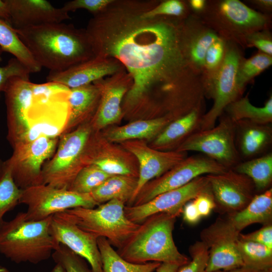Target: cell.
Listing matches in <instances>:
<instances>
[{
    "label": "cell",
    "mask_w": 272,
    "mask_h": 272,
    "mask_svg": "<svg viewBox=\"0 0 272 272\" xmlns=\"http://www.w3.org/2000/svg\"><path fill=\"white\" fill-rule=\"evenodd\" d=\"M148 0H113L93 15L85 30L96 56L118 59L132 79L124 106L137 110L153 94L169 115L204 97L202 77L191 69L182 44L184 18L143 16Z\"/></svg>",
    "instance_id": "obj_1"
},
{
    "label": "cell",
    "mask_w": 272,
    "mask_h": 272,
    "mask_svg": "<svg viewBox=\"0 0 272 272\" xmlns=\"http://www.w3.org/2000/svg\"><path fill=\"white\" fill-rule=\"evenodd\" d=\"M240 233L229 218L217 219L201 232L209 252L206 272L244 267L237 246Z\"/></svg>",
    "instance_id": "obj_13"
},
{
    "label": "cell",
    "mask_w": 272,
    "mask_h": 272,
    "mask_svg": "<svg viewBox=\"0 0 272 272\" xmlns=\"http://www.w3.org/2000/svg\"><path fill=\"white\" fill-rule=\"evenodd\" d=\"M92 126L80 125L59 135L56 151L42 169V184L68 189L79 171L87 166L84 160Z\"/></svg>",
    "instance_id": "obj_7"
},
{
    "label": "cell",
    "mask_w": 272,
    "mask_h": 272,
    "mask_svg": "<svg viewBox=\"0 0 272 272\" xmlns=\"http://www.w3.org/2000/svg\"><path fill=\"white\" fill-rule=\"evenodd\" d=\"M192 200L201 218L209 216L216 206L210 187L199 193Z\"/></svg>",
    "instance_id": "obj_46"
},
{
    "label": "cell",
    "mask_w": 272,
    "mask_h": 272,
    "mask_svg": "<svg viewBox=\"0 0 272 272\" xmlns=\"http://www.w3.org/2000/svg\"><path fill=\"white\" fill-rule=\"evenodd\" d=\"M113 0H74L66 2L61 7L68 13L79 9H85L93 16L104 10Z\"/></svg>",
    "instance_id": "obj_44"
},
{
    "label": "cell",
    "mask_w": 272,
    "mask_h": 272,
    "mask_svg": "<svg viewBox=\"0 0 272 272\" xmlns=\"http://www.w3.org/2000/svg\"><path fill=\"white\" fill-rule=\"evenodd\" d=\"M255 47L259 51L272 56V36L269 29L253 32L246 35L242 47Z\"/></svg>",
    "instance_id": "obj_42"
},
{
    "label": "cell",
    "mask_w": 272,
    "mask_h": 272,
    "mask_svg": "<svg viewBox=\"0 0 272 272\" xmlns=\"http://www.w3.org/2000/svg\"><path fill=\"white\" fill-rule=\"evenodd\" d=\"M178 264L163 262L157 268V272H177L179 267Z\"/></svg>",
    "instance_id": "obj_50"
},
{
    "label": "cell",
    "mask_w": 272,
    "mask_h": 272,
    "mask_svg": "<svg viewBox=\"0 0 272 272\" xmlns=\"http://www.w3.org/2000/svg\"><path fill=\"white\" fill-rule=\"evenodd\" d=\"M271 188L255 195L245 208L229 218L239 232L253 224L260 223L264 225L271 224Z\"/></svg>",
    "instance_id": "obj_26"
},
{
    "label": "cell",
    "mask_w": 272,
    "mask_h": 272,
    "mask_svg": "<svg viewBox=\"0 0 272 272\" xmlns=\"http://www.w3.org/2000/svg\"><path fill=\"white\" fill-rule=\"evenodd\" d=\"M33 83L29 78L15 77L9 80L4 91L8 139L12 146L18 142L36 138L27 117Z\"/></svg>",
    "instance_id": "obj_15"
},
{
    "label": "cell",
    "mask_w": 272,
    "mask_h": 272,
    "mask_svg": "<svg viewBox=\"0 0 272 272\" xmlns=\"http://www.w3.org/2000/svg\"><path fill=\"white\" fill-rule=\"evenodd\" d=\"M235 122L236 144L241 158L255 157L270 145L272 129L269 124L257 123L247 120Z\"/></svg>",
    "instance_id": "obj_24"
},
{
    "label": "cell",
    "mask_w": 272,
    "mask_h": 272,
    "mask_svg": "<svg viewBox=\"0 0 272 272\" xmlns=\"http://www.w3.org/2000/svg\"><path fill=\"white\" fill-rule=\"evenodd\" d=\"M242 57L238 44L226 41L222 63L204 90L205 96L213 99V105L203 115L199 130L213 127L225 108L230 103L241 97L242 93L239 90L236 83V74L239 63Z\"/></svg>",
    "instance_id": "obj_8"
},
{
    "label": "cell",
    "mask_w": 272,
    "mask_h": 272,
    "mask_svg": "<svg viewBox=\"0 0 272 272\" xmlns=\"http://www.w3.org/2000/svg\"><path fill=\"white\" fill-rule=\"evenodd\" d=\"M197 16L219 36L241 46L246 35L269 29L271 23L268 14L256 11L239 0L207 1L204 11Z\"/></svg>",
    "instance_id": "obj_5"
},
{
    "label": "cell",
    "mask_w": 272,
    "mask_h": 272,
    "mask_svg": "<svg viewBox=\"0 0 272 272\" xmlns=\"http://www.w3.org/2000/svg\"><path fill=\"white\" fill-rule=\"evenodd\" d=\"M0 272H9V270L6 267L0 266Z\"/></svg>",
    "instance_id": "obj_54"
},
{
    "label": "cell",
    "mask_w": 272,
    "mask_h": 272,
    "mask_svg": "<svg viewBox=\"0 0 272 272\" xmlns=\"http://www.w3.org/2000/svg\"><path fill=\"white\" fill-rule=\"evenodd\" d=\"M0 19L10 24L8 9L4 0H0Z\"/></svg>",
    "instance_id": "obj_51"
},
{
    "label": "cell",
    "mask_w": 272,
    "mask_h": 272,
    "mask_svg": "<svg viewBox=\"0 0 272 272\" xmlns=\"http://www.w3.org/2000/svg\"><path fill=\"white\" fill-rule=\"evenodd\" d=\"M51 272H65L64 267L59 263H56Z\"/></svg>",
    "instance_id": "obj_53"
},
{
    "label": "cell",
    "mask_w": 272,
    "mask_h": 272,
    "mask_svg": "<svg viewBox=\"0 0 272 272\" xmlns=\"http://www.w3.org/2000/svg\"><path fill=\"white\" fill-rule=\"evenodd\" d=\"M51 256L55 263L64 267L65 272H93L84 258L62 244H59Z\"/></svg>",
    "instance_id": "obj_39"
},
{
    "label": "cell",
    "mask_w": 272,
    "mask_h": 272,
    "mask_svg": "<svg viewBox=\"0 0 272 272\" xmlns=\"http://www.w3.org/2000/svg\"><path fill=\"white\" fill-rule=\"evenodd\" d=\"M10 15V23L15 29L63 22L70 19L62 8L46 0H4Z\"/></svg>",
    "instance_id": "obj_21"
},
{
    "label": "cell",
    "mask_w": 272,
    "mask_h": 272,
    "mask_svg": "<svg viewBox=\"0 0 272 272\" xmlns=\"http://www.w3.org/2000/svg\"><path fill=\"white\" fill-rule=\"evenodd\" d=\"M111 176L92 163L79 171L68 189L79 193L90 194Z\"/></svg>",
    "instance_id": "obj_36"
},
{
    "label": "cell",
    "mask_w": 272,
    "mask_h": 272,
    "mask_svg": "<svg viewBox=\"0 0 272 272\" xmlns=\"http://www.w3.org/2000/svg\"><path fill=\"white\" fill-rule=\"evenodd\" d=\"M272 64V56L259 51L249 58L242 57L238 64L236 74V83L243 93L247 83Z\"/></svg>",
    "instance_id": "obj_35"
},
{
    "label": "cell",
    "mask_w": 272,
    "mask_h": 272,
    "mask_svg": "<svg viewBox=\"0 0 272 272\" xmlns=\"http://www.w3.org/2000/svg\"><path fill=\"white\" fill-rule=\"evenodd\" d=\"M3 52L0 47V61ZM30 74L29 71L16 58L10 59L6 65L0 66V95L2 92H4L10 79L15 77L29 78Z\"/></svg>",
    "instance_id": "obj_41"
},
{
    "label": "cell",
    "mask_w": 272,
    "mask_h": 272,
    "mask_svg": "<svg viewBox=\"0 0 272 272\" xmlns=\"http://www.w3.org/2000/svg\"><path fill=\"white\" fill-rule=\"evenodd\" d=\"M226 44V40L220 36L210 46L207 51L202 74L203 91L208 87L222 63Z\"/></svg>",
    "instance_id": "obj_38"
},
{
    "label": "cell",
    "mask_w": 272,
    "mask_h": 272,
    "mask_svg": "<svg viewBox=\"0 0 272 272\" xmlns=\"http://www.w3.org/2000/svg\"><path fill=\"white\" fill-rule=\"evenodd\" d=\"M237 246L244 267L256 272H272V249L239 238Z\"/></svg>",
    "instance_id": "obj_33"
},
{
    "label": "cell",
    "mask_w": 272,
    "mask_h": 272,
    "mask_svg": "<svg viewBox=\"0 0 272 272\" xmlns=\"http://www.w3.org/2000/svg\"><path fill=\"white\" fill-rule=\"evenodd\" d=\"M124 207L123 201L113 199L96 208L77 207L65 211L80 229L97 238H106L119 249L140 225L126 217Z\"/></svg>",
    "instance_id": "obj_6"
},
{
    "label": "cell",
    "mask_w": 272,
    "mask_h": 272,
    "mask_svg": "<svg viewBox=\"0 0 272 272\" xmlns=\"http://www.w3.org/2000/svg\"><path fill=\"white\" fill-rule=\"evenodd\" d=\"M239 239L258 243L272 249L271 224L265 225L259 230L251 233L246 234L240 233Z\"/></svg>",
    "instance_id": "obj_45"
},
{
    "label": "cell",
    "mask_w": 272,
    "mask_h": 272,
    "mask_svg": "<svg viewBox=\"0 0 272 272\" xmlns=\"http://www.w3.org/2000/svg\"><path fill=\"white\" fill-rule=\"evenodd\" d=\"M95 82L100 88L101 98L91 126L99 129L119 120L122 101L132 81L125 70Z\"/></svg>",
    "instance_id": "obj_20"
},
{
    "label": "cell",
    "mask_w": 272,
    "mask_h": 272,
    "mask_svg": "<svg viewBox=\"0 0 272 272\" xmlns=\"http://www.w3.org/2000/svg\"><path fill=\"white\" fill-rule=\"evenodd\" d=\"M59 138L41 134L36 139L18 142L7 160L12 177L21 189L42 184V169L54 155Z\"/></svg>",
    "instance_id": "obj_9"
},
{
    "label": "cell",
    "mask_w": 272,
    "mask_h": 272,
    "mask_svg": "<svg viewBox=\"0 0 272 272\" xmlns=\"http://www.w3.org/2000/svg\"><path fill=\"white\" fill-rule=\"evenodd\" d=\"M227 169L205 155L186 157L149 185H146L132 205L147 202L162 193L185 185L197 177L221 173Z\"/></svg>",
    "instance_id": "obj_12"
},
{
    "label": "cell",
    "mask_w": 272,
    "mask_h": 272,
    "mask_svg": "<svg viewBox=\"0 0 272 272\" xmlns=\"http://www.w3.org/2000/svg\"><path fill=\"white\" fill-rule=\"evenodd\" d=\"M50 234L56 243L86 260L93 272H103L98 238L80 229L67 212L52 216Z\"/></svg>",
    "instance_id": "obj_16"
},
{
    "label": "cell",
    "mask_w": 272,
    "mask_h": 272,
    "mask_svg": "<svg viewBox=\"0 0 272 272\" xmlns=\"http://www.w3.org/2000/svg\"><path fill=\"white\" fill-rule=\"evenodd\" d=\"M191 260L179 267L177 272H206L209 252L201 241H196L189 249Z\"/></svg>",
    "instance_id": "obj_40"
},
{
    "label": "cell",
    "mask_w": 272,
    "mask_h": 272,
    "mask_svg": "<svg viewBox=\"0 0 272 272\" xmlns=\"http://www.w3.org/2000/svg\"><path fill=\"white\" fill-rule=\"evenodd\" d=\"M219 37L198 16L190 14L183 19L182 39L184 52L191 69L201 77L207 51Z\"/></svg>",
    "instance_id": "obj_22"
},
{
    "label": "cell",
    "mask_w": 272,
    "mask_h": 272,
    "mask_svg": "<svg viewBox=\"0 0 272 272\" xmlns=\"http://www.w3.org/2000/svg\"><path fill=\"white\" fill-rule=\"evenodd\" d=\"M0 47L3 51L13 55L30 72L37 73L41 70L32 54L21 41L16 30L9 23L0 19Z\"/></svg>",
    "instance_id": "obj_30"
},
{
    "label": "cell",
    "mask_w": 272,
    "mask_h": 272,
    "mask_svg": "<svg viewBox=\"0 0 272 272\" xmlns=\"http://www.w3.org/2000/svg\"><path fill=\"white\" fill-rule=\"evenodd\" d=\"M204 108V107L195 108L171 122L157 135L154 145L159 148H167L181 141L182 143L192 134L199 130L205 114Z\"/></svg>",
    "instance_id": "obj_25"
},
{
    "label": "cell",
    "mask_w": 272,
    "mask_h": 272,
    "mask_svg": "<svg viewBox=\"0 0 272 272\" xmlns=\"http://www.w3.org/2000/svg\"><path fill=\"white\" fill-rule=\"evenodd\" d=\"M19 203L27 206L25 218L29 221L42 220L75 208H93L98 205L90 194L43 184L22 189Z\"/></svg>",
    "instance_id": "obj_11"
},
{
    "label": "cell",
    "mask_w": 272,
    "mask_h": 272,
    "mask_svg": "<svg viewBox=\"0 0 272 272\" xmlns=\"http://www.w3.org/2000/svg\"><path fill=\"white\" fill-rule=\"evenodd\" d=\"M41 67L60 72L96 55L85 29L63 22L15 29Z\"/></svg>",
    "instance_id": "obj_2"
},
{
    "label": "cell",
    "mask_w": 272,
    "mask_h": 272,
    "mask_svg": "<svg viewBox=\"0 0 272 272\" xmlns=\"http://www.w3.org/2000/svg\"><path fill=\"white\" fill-rule=\"evenodd\" d=\"M209 188L206 175L200 176L182 187L162 193L147 202L125 207L124 213L129 220L140 224L159 213H167L177 217L187 202Z\"/></svg>",
    "instance_id": "obj_14"
},
{
    "label": "cell",
    "mask_w": 272,
    "mask_h": 272,
    "mask_svg": "<svg viewBox=\"0 0 272 272\" xmlns=\"http://www.w3.org/2000/svg\"><path fill=\"white\" fill-rule=\"evenodd\" d=\"M22 189L15 182L7 161L0 160V225L5 215L19 204Z\"/></svg>",
    "instance_id": "obj_34"
},
{
    "label": "cell",
    "mask_w": 272,
    "mask_h": 272,
    "mask_svg": "<svg viewBox=\"0 0 272 272\" xmlns=\"http://www.w3.org/2000/svg\"><path fill=\"white\" fill-rule=\"evenodd\" d=\"M124 146L137 157L140 166L136 187L129 201L131 204L151 180L162 175L187 157L186 152L159 151L139 141H128Z\"/></svg>",
    "instance_id": "obj_17"
},
{
    "label": "cell",
    "mask_w": 272,
    "mask_h": 272,
    "mask_svg": "<svg viewBox=\"0 0 272 272\" xmlns=\"http://www.w3.org/2000/svg\"><path fill=\"white\" fill-rule=\"evenodd\" d=\"M214 272H256L253 270L250 269L249 268H246V267H242L232 270H220L215 271Z\"/></svg>",
    "instance_id": "obj_52"
},
{
    "label": "cell",
    "mask_w": 272,
    "mask_h": 272,
    "mask_svg": "<svg viewBox=\"0 0 272 272\" xmlns=\"http://www.w3.org/2000/svg\"><path fill=\"white\" fill-rule=\"evenodd\" d=\"M224 111L234 122L247 120L257 123L270 124L272 121V96L269 97L264 106L258 107L250 102L247 95L230 103Z\"/></svg>",
    "instance_id": "obj_31"
},
{
    "label": "cell",
    "mask_w": 272,
    "mask_h": 272,
    "mask_svg": "<svg viewBox=\"0 0 272 272\" xmlns=\"http://www.w3.org/2000/svg\"><path fill=\"white\" fill-rule=\"evenodd\" d=\"M181 213L184 221L189 224H196L201 218L193 200L184 206Z\"/></svg>",
    "instance_id": "obj_47"
},
{
    "label": "cell",
    "mask_w": 272,
    "mask_h": 272,
    "mask_svg": "<svg viewBox=\"0 0 272 272\" xmlns=\"http://www.w3.org/2000/svg\"><path fill=\"white\" fill-rule=\"evenodd\" d=\"M100 98L101 90L96 82L71 89L69 96V118L61 134L72 131L77 124L85 121L92 114L95 115Z\"/></svg>",
    "instance_id": "obj_23"
},
{
    "label": "cell",
    "mask_w": 272,
    "mask_h": 272,
    "mask_svg": "<svg viewBox=\"0 0 272 272\" xmlns=\"http://www.w3.org/2000/svg\"><path fill=\"white\" fill-rule=\"evenodd\" d=\"M186 2L190 10H192L196 15H199L204 11L207 3L205 0H190Z\"/></svg>",
    "instance_id": "obj_48"
},
{
    "label": "cell",
    "mask_w": 272,
    "mask_h": 272,
    "mask_svg": "<svg viewBox=\"0 0 272 272\" xmlns=\"http://www.w3.org/2000/svg\"><path fill=\"white\" fill-rule=\"evenodd\" d=\"M103 272H154L160 265L159 262L137 264L122 258L104 237L97 238Z\"/></svg>",
    "instance_id": "obj_29"
},
{
    "label": "cell",
    "mask_w": 272,
    "mask_h": 272,
    "mask_svg": "<svg viewBox=\"0 0 272 272\" xmlns=\"http://www.w3.org/2000/svg\"><path fill=\"white\" fill-rule=\"evenodd\" d=\"M186 1L148 0L143 16L146 17L169 16L184 18L190 14Z\"/></svg>",
    "instance_id": "obj_37"
},
{
    "label": "cell",
    "mask_w": 272,
    "mask_h": 272,
    "mask_svg": "<svg viewBox=\"0 0 272 272\" xmlns=\"http://www.w3.org/2000/svg\"><path fill=\"white\" fill-rule=\"evenodd\" d=\"M176 218L167 213L151 216L140 224L117 252L124 259L133 263L159 262L180 266L186 263L189 259L179 252L173 238Z\"/></svg>",
    "instance_id": "obj_3"
},
{
    "label": "cell",
    "mask_w": 272,
    "mask_h": 272,
    "mask_svg": "<svg viewBox=\"0 0 272 272\" xmlns=\"http://www.w3.org/2000/svg\"><path fill=\"white\" fill-rule=\"evenodd\" d=\"M219 118L217 125L195 132L176 151L200 152L227 169H232L240 163L241 158L236 144L235 122L227 115Z\"/></svg>",
    "instance_id": "obj_10"
},
{
    "label": "cell",
    "mask_w": 272,
    "mask_h": 272,
    "mask_svg": "<svg viewBox=\"0 0 272 272\" xmlns=\"http://www.w3.org/2000/svg\"><path fill=\"white\" fill-rule=\"evenodd\" d=\"M171 122L165 117L137 120L111 129L107 137L115 142L150 139L158 135Z\"/></svg>",
    "instance_id": "obj_27"
},
{
    "label": "cell",
    "mask_w": 272,
    "mask_h": 272,
    "mask_svg": "<svg viewBox=\"0 0 272 272\" xmlns=\"http://www.w3.org/2000/svg\"><path fill=\"white\" fill-rule=\"evenodd\" d=\"M216 204L236 212L245 208L254 195V185L246 175L228 169L219 174L206 175Z\"/></svg>",
    "instance_id": "obj_18"
},
{
    "label": "cell",
    "mask_w": 272,
    "mask_h": 272,
    "mask_svg": "<svg viewBox=\"0 0 272 272\" xmlns=\"http://www.w3.org/2000/svg\"><path fill=\"white\" fill-rule=\"evenodd\" d=\"M250 3L266 13H270L272 10L271 0H252L249 1Z\"/></svg>",
    "instance_id": "obj_49"
},
{
    "label": "cell",
    "mask_w": 272,
    "mask_h": 272,
    "mask_svg": "<svg viewBox=\"0 0 272 272\" xmlns=\"http://www.w3.org/2000/svg\"><path fill=\"white\" fill-rule=\"evenodd\" d=\"M232 169L249 177L257 190H263L268 187L272 180V154L268 153L241 162Z\"/></svg>",
    "instance_id": "obj_32"
},
{
    "label": "cell",
    "mask_w": 272,
    "mask_h": 272,
    "mask_svg": "<svg viewBox=\"0 0 272 272\" xmlns=\"http://www.w3.org/2000/svg\"><path fill=\"white\" fill-rule=\"evenodd\" d=\"M125 70L123 64L115 58L96 56L62 71H50L46 82L59 84L71 89Z\"/></svg>",
    "instance_id": "obj_19"
},
{
    "label": "cell",
    "mask_w": 272,
    "mask_h": 272,
    "mask_svg": "<svg viewBox=\"0 0 272 272\" xmlns=\"http://www.w3.org/2000/svg\"><path fill=\"white\" fill-rule=\"evenodd\" d=\"M92 164L110 175L131 176L129 167L122 161L113 157H99Z\"/></svg>",
    "instance_id": "obj_43"
},
{
    "label": "cell",
    "mask_w": 272,
    "mask_h": 272,
    "mask_svg": "<svg viewBox=\"0 0 272 272\" xmlns=\"http://www.w3.org/2000/svg\"><path fill=\"white\" fill-rule=\"evenodd\" d=\"M52 216L29 221L25 212L0 225V253L16 263L37 264L48 259L59 244L50 234Z\"/></svg>",
    "instance_id": "obj_4"
},
{
    "label": "cell",
    "mask_w": 272,
    "mask_h": 272,
    "mask_svg": "<svg viewBox=\"0 0 272 272\" xmlns=\"http://www.w3.org/2000/svg\"><path fill=\"white\" fill-rule=\"evenodd\" d=\"M137 179L132 176L112 175L91 193L98 205L113 199L124 203L129 201L136 187Z\"/></svg>",
    "instance_id": "obj_28"
}]
</instances>
